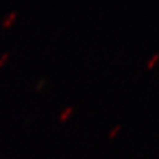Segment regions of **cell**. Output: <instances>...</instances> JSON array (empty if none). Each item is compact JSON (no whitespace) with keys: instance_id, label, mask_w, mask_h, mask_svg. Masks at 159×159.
I'll return each instance as SVG.
<instances>
[{"instance_id":"cell-1","label":"cell","mask_w":159,"mask_h":159,"mask_svg":"<svg viewBox=\"0 0 159 159\" xmlns=\"http://www.w3.org/2000/svg\"><path fill=\"white\" fill-rule=\"evenodd\" d=\"M17 17H18L17 11H11V12H9L8 15H6L5 18H3V20H2V27L3 28L10 27V25H12V23L16 21Z\"/></svg>"},{"instance_id":"cell-2","label":"cell","mask_w":159,"mask_h":159,"mask_svg":"<svg viewBox=\"0 0 159 159\" xmlns=\"http://www.w3.org/2000/svg\"><path fill=\"white\" fill-rule=\"evenodd\" d=\"M73 107L72 106H69V107H66V108L63 111L62 113H61V115H60V122H62V123H64V122H66L67 119L71 117V115L73 114Z\"/></svg>"},{"instance_id":"cell-3","label":"cell","mask_w":159,"mask_h":159,"mask_svg":"<svg viewBox=\"0 0 159 159\" xmlns=\"http://www.w3.org/2000/svg\"><path fill=\"white\" fill-rule=\"evenodd\" d=\"M10 57V53L9 52H5L3 54L0 55V67L3 66L6 64V62L8 61V59Z\"/></svg>"},{"instance_id":"cell-4","label":"cell","mask_w":159,"mask_h":159,"mask_svg":"<svg viewBox=\"0 0 159 159\" xmlns=\"http://www.w3.org/2000/svg\"><path fill=\"white\" fill-rule=\"evenodd\" d=\"M159 59V53H156V54H154V57H152V59L148 61V67L150 69V67H152L155 65V63L157 62V60Z\"/></svg>"},{"instance_id":"cell-5","label":"cell","mask_w":159,"mask_h":159,"mask_svg":"<svg viewBox=\"0 0 159 159\" xmlns=\"http://www.w3.org/2000/svg\"><path fill=\"white\" fill-rule=\"evenodd\" d=\"M120 128H122V127H120V125H117V126L115 127V128H113L112 132L109 133V138H111V139L114 138V137L116 136L117 134H118V132L120 130Z\"/></svg>"},{"instance_id":"cell-6","label":"cell","mask_w":159,"mask_h":159,"mask_svg":"<svg viewBox=\"0 0 159 159\" xmlns=\"http://www.w3.org/2000/svg\"><path fill=\"white\" fill-rule=\"evenodd\" d=\"M45 83H47V80H45V79H41L39 82H38V84L35 85V89H37V91H41V89L44 87Z\"/></svg>"}]
</instances>
